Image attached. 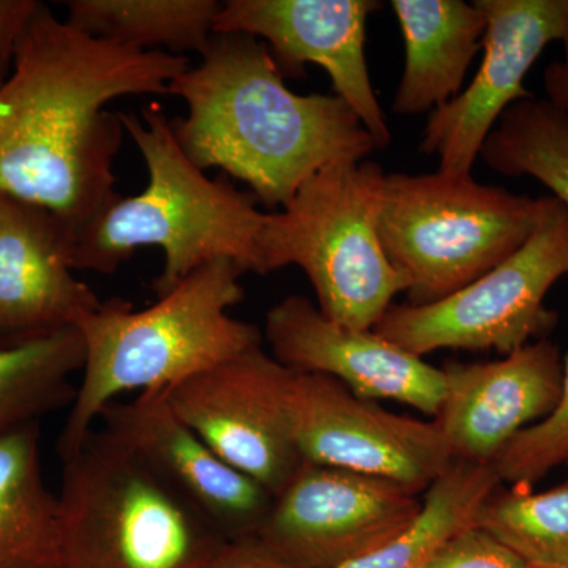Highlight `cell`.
<instances>
[{
    "label": "cell",
    "instance_id": "6da1fadb",
    "mask_svg": "<svg viewBox=\"0 0 568 568\" xmlns=\"http://www.w3.org/2000/svg\"><path fill=\"white\" fill-rule=\"evenodd\" d=\"M186 55L118 47L78 31L50 6L26 26L0 88V194L54 213L71 235L119 196L122 97L168 95Z\"/></svg>",
    "mask_w": 568,
    "mask_h": 568
},
{
    "label": "cell",
    "instance_id": "7a4b0ae2",
    "mask_svg": "<svg viewBox=\"0 0 568 568\" xmlns=\"http://www.w3.org/2000/svg\"><path fill=\"white\" fill-rule=\"evenodd\" d=\"M267 44L215 33L201 62L168 89L186 104L171 119L182 151L203 171L246 183L257 203L282 209L324 168L364 162L376 142L336 95H301L284 84Z\"/></svg>",
    "mask_w": 568,
    "mask_h": 568
},
{
    "label": "cell",
    "instance_id": "3957f363",
    "mask_svg": "<svg viewBox=\"0 0 568 568\" xmlns=\"http://www.w3.org/2000/svg\"><path fill=\"white\" fill-rule=\"evenodd\" d=\"M148 170V185L133 196L119 194L74 235L71 267L111 275L136 250H162L163 267L153 280L156 297L170 293L194 271L230 260L244 274L264 275L263 237L268 212L252 193L224 175L209 178L182 151L171 119L159 103L121 114Z\"/></svg>",
    "mask_w": 568,
    "mask_h": 568
},
{
    "label": "cell",
    "instance_id": "277c9868",
    "mask_svg": "<svg viewBox=\"0 0 568 568\" xmlns=\"http://www.w3.org/2000/svg\"><path fill=\"white\" fill-rule=\"evenodd\" d=\"M244 271L216 260L194 271L151 306L134 310L122 298L103 302L80 324L84 366L59 455L80 446L104 407L130 392L171 388L263 346L254 324L230 315L244 301Z\"/></svg>",
    "mask_w": 568,
    "mask_h": 568
},
{
    "label": "cell",
    "instance_id": "5b68a950",
    "mask_svg": "<svg viewBox=\"0 0 568 568\" xmlns=\"http://www.w3.org/2000/svg\"><path fill=\"white\" fill-rule=\"evenodd\" d=\"M62 458L61 568H204L226 538L104 428Z\"/></svg>",
    "mask_w": 568,
    "mask_h": 568
},
{
    "label": "cell",
    "instance_id": "8992f818",
    "mask_svg": "<svg viewBox=\"0 0 568 568\" xmlns=\"http://www.w3.org/2000/svg\"><path fill=\"white\" fill-rule=\"evenodd\" d=\"M384 173L373 162L324 168L282 211L268 212L264 275L297 265L308 276L317 308L355 331H373L409 282L388 261L379 233Z\"/></svg>",
    "mask_w": 568,
    "mask_h": 568
},
{
    "label": "cell",
    "instance_id": "52a82bcc",
    "mask_svg": "<svg viewBox=\"0 0 568 568\" xmlns=\"http://www.w3.org/2000/svg\"><path fill=\"white\" fill-rule=\"evenodd\" d=\"M537 197L485 185L470 174H386L377 233L409 282V304L443 301L528 241Z\"/></svg>",
    "mask_w": 568,
    "mask_h": 568
},
{
    "label": "cell",
    "instance_id": "ba28073f",
    "mask_svg": "<svg viewBox=\"0 0 568 568\" xmlns=\"http://www.w3.org/2000/svg\"><path fill=\"white\" fill-rule=\"evenodd\" d=\"M566 275L568 211L551 194L540 196L536 226L517 252L443 301L392 305L373 331L418 357L440 349L507 355L556 327L545 298Z\"/></svg>",
    "mask_w": 568,
    "mask_h": 568
},
{
    "label": "cell",
    "instance_id": "9c48e42d",
    "mask_svg": "<svg viewBox=\"0 0 568 568\" xmlns=\"http://www.w3.org/2000/svg\"><path fill=\"white\" fill-rule=\"evenodd\" d=\"M284 399L302 462L383 478L417 496L454 463L436 422L388 413L334 377L290 368Z\"/></svg>",
    "mask_w": 568,
    "mask_h": 568
},
{
    "label": "cell",
    "instance_id": "30bf717a",
    "mask_svg": "<svg viewBox=\"0 0 568 568\" xmlns=\"http://www.w3.org/2000/svg\"><path fill=\"white\" fill-rule=\"evenodd\" d=\"M420 508L392 481L304 462L254 538L294 566L336 568L386 544Z\"/></svg>",
    "mask_w": 568,
    "mask_h": 568
},
{
    "label": "cell",
    "instance_id": "8fae6325",
    "mask_svg": "<svg viewBox=\"0 0 568 568\" xmlns=\"http://www.w3.org/2000/svg\"><path fill=\"white\" fill-rule=\"evenodd\" d=\"M287 377L290 368L257 346L166 395L219 457L275 497L304 463L287 426Z\"/></svg>",
    "mask_w": 568,
    "mask_h": 568
},
{
    "label": "cell",
    "instance_id": "7c38bea8",
    "mask_svg": "<svg viewBox=\"0 0 568 568\" xmlns=\"http://www.w3.org/2000/svg\"><path fill=\"white\" fill-rule=\"evenodd\" d=\"M484 11V61L465 92L432 112L420 152L440 173L466 175L500 115L534 99L525 78L555 41L568 44V0H476Z\"/></svg>",
    "mask_w": 568,
    "mask_h": 568
},
{
    "label": "cell",
    "instance_id": "4fadbf2b",
    "mask_svg": "<svg viewBox=\"0 0 568 568\" xmlns=\"http://www.w3.org/2000/svg\"><path fill=\"white\" fill-rule=\"evenodd\" d=\"M381 6L376 0H227L222 2L215 33H244L263 41L284 77L316 63L376 148H387L392 133L365 55L366 22Z\"/></svg>",
    "mask_w": 568,
    "mask_h": 568
},
{
    "label": "cell",
    "instance_id": "5bb4252c",
    "mask_svg": "<svg viewBox=\"0 0 568 568\" xmlns=\"http://www.w3.org/2000/svg\"><path fill=\"white\" fill-rule=\"evenodd\" d=\"M265 342L280 364L334 377L369 402L392 399L436 417L446 398L444 369L375 331H355L327 320L302 295H287L268 310Z\"/></svg>",
    "mask_w": 568,
    "mask_h": 568
},
{
    "label": "cell",
    "instance_id": "9a60e30c",
    "mask_svg": "<svg viewBox=\"0 0 568 568\" xmlns=\"http://www.w3.org/2000/svg\"><path fill=\"white\" fill-rule=\"evenodd\" d=\"M99 422L123 446L144 459L227 541L256 537L274 496L227 465L171 406L166 388L115 399Z\"/></svg>",
    "mask_w": 568,
    "mask_h": 568
},
{
    "label": "cell",
    "instance_id": "2e32d148",
    "mask_svg": "<svg viewBox=\"0 0 568 568\" xmlns=\"http://www.w3.org/2000/svg\"><path fill=\"white\" fill-rule=\"evenodd\" d=\"M73 235L50 211L2 194L0 347L78 328L102 306L71 267Z\"/></svg>",
    "mask_w": 568,
    "mask_h": 568
},
{
    "label": "cell",
    "instance_id": "e0dca14e",
    "mask_svg": "<svg viewBox=\"0 0 568 568\" xmlns=\"http://www.w3.org/2000/svg\"><path fill=\"white\" fill-rule=\"evenodd\" d=\"M447 392L435 418L452 458L491 465L529 426L552 413L562 387L555 343L537 339L495 362L448 364Z\"/></svg>",
    "mask_w": 568,
    "mask_h": 568
},
{
    "label": "cell",
    "instance_id": "ac0fdd59",
    "mask_svg": "<svg viewBox=\"0 0 568 568\" xmlns=\"http://www.w3.org/2000/svg\"><path fill=\"white\" fill-rule=\"evenodd\" d=\"M392 10L405 41V69L392 110L422 114L457 99L487 28L476 0H394Z\"/></svg>",
    "mask_w": 568,
    "mask_h": 568
},
{
    "label": "cell",
    "instance_id": "d6986e66",
    "mask_svg": "<svg viewBox=\"0 0 568 568\" xmlns=\"http://www.w3.org/2000/svg\"><path fill=\"white\" fill-rule=\"evenodd\" d=\"M0 568H61L58 495L44 484L39 424L0 439Z\"/></svg>",
    "mask_w": 568,
    "mask_h": 568
},
{
    "label": "cell",
    "instance_id": "ffe728a7",
    "mask_svg": "<svg viewBox=\"0 0 568 568\" xmlns=\"http://www.w3.org/2000/svg\"><path fill=\"white\" fill-rule=\"evenodd\" d=\"M65 21L118 47L145 52L203 54L222 10L216 0H69Z\"/></svg>",
    "mask_w": 568,
    "mask_h": 568
},
{
    "label": "cell",
    "instance_id": "44dd1931",
    "mask_svg": "<svg viewBox=\"0 0 568 568\" xmlns=\"http://www.w3.org/2000/svg\"><path fill=\"white\" fill-rule=\"evenodd\" d=\"M500 484L493 465L454 459L426 489L413 523L368 555L336 568H425L452 537L476 526L478 511Z\"/></svg>",
    "mask_w": 568,
    "mask_h": 568
},
{
    "label": "cell",
    "instance_id": "7402d4cb",
    "mask_svg": "<svg viewBox=\"0 0 568 568\" xmlns=\"http://www.w3.org/2000/svg\"><path fill=\"white\" fill-rule=\"evenodd\" d=\"M84 366L80 328L0 347V439L73 403L74 373Z\"/></svg>",
    "mask_w": 568,
    "mask_h": 568
},
{
    "label": "cell",
    "instance_id": "603a6c76",
    "mask_svg": "<svg viewBox=\"0 0 568 568\" xmlns=\"http://www.w3.org/2000/svg\"><path fill=\"white\" fill-rule=\"evenodd\" d=\"M480 159L497 174L536 179L568 211V119L547 99L507 108Z\"/></svg>",
    "mask_w": 568,
    "mask_h": 568
},
{
    "label": "cell",
    "instance_id": "cb8c5ba5",
    "mask_svg": "<svg viewBox=\"0 0 568 568\" xmlns=\"http://www.w3.org/2000/svg\"><path fill=\"white\" fill-rule=\"evenodd\" d=\"M476 526L530 568H568V478L540 493L517 485L497 488L478 511Z\"/></svg>",
    "mask_w": 568,
    "mask_h": 568
},
{
    "label": "cell",
    "instance_id": "d4e9b609",
    "mask_svg": "<svg viewBox=\"0 0 568 568\" xmlns=\"http://www.w3.org/2000/svg\"><path fill=\"white\" fill-rule=\"evenodd\" d=\"M568 459V354L562 362L558 405L538 424L519 433L491 463L500 481L532 488Z\"/></svg>",
    "mask_w": 568,
    "mask_h": 568
},
{
    "label": "cell",
    "instance_id": "484cf974",
    "mask_svg": "<svg viewBox=\"0 0 568 568\" xmlns=\"http://www.w3.org/2000/svg\"><path fill=\"white\" fill-rule=\"evenodd\" d=\"M425 568H530L484 529L470 526L444 545Z\"/></svg>",
    "mask_w": 568,
    "mask_h": 568
},
{
    "label": "cell",
    "instance_id": "4316f807",
    "mask_svg": "<svg viewBox=\"0 0 568 568\" xmlns=\"http://www.w3.org/2000/svg\"><path fill=\"white\" fill-rule=\"evenodd\" d=\"M40 0H0V88L9 80L18 44Z\"/></svg>",
    "mask_w": 568,
    "mask_h": 568
},
{
    "label": "cell",
    "instance_id": "83f0119b",
    "mask_svg": "<svg viewBox=\"0 0 568 568\" xmlns=\"http://www.w3.org/2000/svg\"><path fill=\"white\" fill-rule=\"evenodd\" d=\"M204 568H301L265 548L256 538L226 541Z\"/></svg>",
    "mask_w": 568,
    "mask_h": 568
},
{
    "label": "cell",
    "instance_id": "f1b7e54d",
    "mask_svg": "<svg viewBox=\"0 0 568 568\" xmlns=\"http://www.w3.org/2000/svg\"><path fill=\"white\" fill-rule=\"evenodd\" d=\"M544 88L548 102L568 119V44L564 47V58L549 63L545 70Z\"/></svg>",
    "mask_w": 568,
    "mask_h": 568
},
{
    "label": "cell",
    "instance_id": "f546056e",
    "mask_svg": "<svg viewBox=\"0 0 568 568\" xmlns=\"http://www.w3.org/2000/svg\"><path fill=\"white\" fill-rule=\"evenodd\" d=\"M0 204H2V194H0Z\"/></svg>",
    "mask_w": 568,
    "mask_h": 568
},
{
    "label": "cell",
    "instance_id": "4dcf8cb0",
    "mask_svg": "<svg viewBox=\"0 0 568 568\" xmlns=\"http://www.w3.org/2000/svg\"><path fill=\"white\" fill-rule=\"evenodd\" d=\"M567 463H568V459H567Z\"/></svg>",
    "mask_w": 568,
    "mask_h": 568
}]
</instances>
